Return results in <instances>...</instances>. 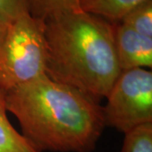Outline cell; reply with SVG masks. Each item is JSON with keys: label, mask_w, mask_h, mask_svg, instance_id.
Masks as SVG:
<instances>
[{"label": "cell", "mask_w": 152, "mask_h": 152, "mask_svg": "<svg viewBox=\"0 0 152 152\" xmlns=\"http://www.w3.org/2000/svg\"><path fill=\"white\" fill-rule=\"evenodd\" d=\"M80 0H28L29 13L34 18L47 20L64 13L81 10Z\"/></svg>", "instance_id": "cell-8"}, {"label": "cell", "mask_w": 152, "mask_h": 152, "mask_svg": "<svg viewBox=\"0 0 152 152\" xmlns=\"http://www.w3.org/2000/svg\"><path fill=\"white\" fill-rule=\"evenodd\" d=\"M105 124L126 134L152 123V73L146 69L123 70L107 96Z\"/></svg>", "instance_id": "cell-4"}, {"label": "cell", "mask_w": 152, "mask_h": 152, "mask_svg": "<svg viewBox=\"0 0 152 152\" xmlns=\"http://www.w3.org/2000/svg\"><path fill=\"white\" fill-rule=\"evenodd\" d=\"M26 15H30L28 0H0V17L7 23Z\"/></svg>", "instance_id": "cell-11"}, {"label": "cell", "mask_w": 152, "mask_h": 152, "mask_svg": "<svg viewBox=\"0 0 152 152\" xmlns=\"http://www.w3.org/2000/svg\"><path fill=\"white\" fill-rule=\"evenodd\" d=\"M46 75L99 102L119 75L113 23L76 10L49 18Z\"/></svg>", "instance_id": "cell-2"}, {"label": "cell", "mask_w": 152, "mask_h": 152, "mask_svg": "<svg viewBox=\"0 0 152 152\" xmlns=\"http://www.w3.org/2000/svg\"><path fill=\"white\" fill-rule=\"evenodd\" d=\"M119 22L142 36L152 38V0L136 6Z\"/></svg>", "instance_id": "cell-9"}, {"label": "cell", "mask_w": 152, "mask_h": 152, "mask_svg": "<svg viewBox=\"0 0 152 152\" xmlns=\"http://www.w3.org/2000/svg\"><path fill=\"white\" fill-rule=\"evenodd\" d=\"M47 62L43 20L31 15L17 19L0 45V88L7 91L46 75Z\"/></svg>", "instance_id": "cell-3"}, {"label": "cell", "mask_w": 152, "mask_h": 152, "mask_svg": "<svg viewBox=\"0 0 152 152\" xmlns=\"http://www.w3.org/2000/svg\"><path fill=\"white\" fill-rule=\"evenodd\" d=\"M5 104L41 152H91L106 126L98 102L47 75L5 91Z\"/></svg>", "instance_id": "cell-1"}, {"label": "cell", "mask_w": 152, "mask_h": 152, "mask_svg": "<svg viewBox=\"0 0 152 152\" xmlns=\"http://www.w3.org/2000/svg\"><path fill=\"white\" fill-rule=\"evenodd\" d=\"M0 152H41L17 132L7 117L5 91L0 88Z\"/></svg>", "instance_id": "cell-6"}, {"label": "cell", "mask_w": 152, "mask_h": 152, "mask_svg": "<svg viewBox=\"0 0 152 152\" xmlns=\"http://www.w3.org/2000/svg\"><path fill=\"white\" fill-rule=\"evenodd\" d=\"M121 152H152V123L126 133Z\"/></svg>", "instance_id": "cell-10"}, {"label": "cell", "mask_w": 152, "mask_h": 152, "mask_svg": "<svg viewBox=\"0 0 152 152\" xmlns=\"http://www.w3.org/2000/svg\"><path fill=\"white\" fill-rule=\"evenodd\" d=\"M114 39L121 71L152 68V38L137 33L121 22L113 23Z\"/></svg>", "instance_id": "cell-5"}, {"label": "cell", "mask_w": 152, "mask_h": 152, "mask_svg": "<svg viewBox=\"0 0 152 152\" xmlns=\"http://www.w3.org/2000/svg\"><path fill=\"white\" fill-rule=\"evenodd\" d=\"M146 0H80L81 10L111 22H119L136 6Z\"/></svg>", "instance_id": "cell-7"}, {"label": "cell", "mask_w": 152, "mask_h": 152, "mask_svg": "<svg viewBox=\"0 0 152 152\" xmlns=\"http://www.w3.org/2000/svg\"><path fill=\"white\" fill-rule=\"evenodd\" d=\"M9 25H10L9 23H7L3 18L0 17V45L2 44L5 38Z\"/></svg>", "instance_id": "cell-12"}]
</instances>
